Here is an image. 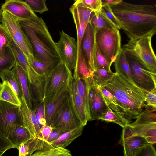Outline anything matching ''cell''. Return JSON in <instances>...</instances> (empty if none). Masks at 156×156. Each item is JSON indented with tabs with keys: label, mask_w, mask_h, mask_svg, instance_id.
I'll return each instance as SVG.
<instances>
[{
	"label": "cell",
	"mask_w": 156,
	"mask_h": 156,
	"mask_svg": "<svg viewBox=\"0 0 156 156\" xmlns=\"http://www.w3.org/2000/svg\"><path fill=\"white\" fill-rule=\"evenodd\" d=\"M128 37L133 39L156 33V6L123 0L110 7Z\"/></svg>",
	"instance_id": "cell-1"
},
{
	"label": "cell",
	"mask_w": 156,
	"mask_h": 156,
	"mask_svg": "<svg viewBox=\"0 0 156 156\" xmlns=\"http://www.w3.org/2000/svg\"><path fill=\"white\" fill-rule=\"evenodd\" d=\"M32 48L34 56L53 69L62 62L56 45L43 19L37 16L19 20Z\"/></svg>",
	"instance_id": "cell-2"
},
{
	"label": "cell",
	"mask_w": 156,
	"mask_h": 156,
	"mask_svg": "<svg viewBox=\"0 0 156 156\" xmlns=\"http://www.w3.org/2000/svg\"><path fill=\"white\" fill-rule=\"evenodd\" d=\"M103 87L114 96L128 124L136 119L142 111L146 93L126 82L117 73Z\"/></svg>",
	"instance_id": "cell-3"
},
{
	"label": "cell",
	"mask_w": 156,
	"mask_h": 156,
	"mask_svg": "<svg viewBox=\"0 0 156 156\" xmlns=\"http://www.w3.org/2000/svg\"><path fill=\"white\" fill-rule=\"evenodd\" d=\"M153 36L150 35L129 40L123 45L122 49L125 53L135 57L156 73V57L151 44Z\"/></svg>",
	"instance_id": "cell-4"
},
{
	"label": "cell",
	"mask_w": 156,
	"mask_h": 156,
	"mask_svg": "<svg viewBox=\"0 0 156 156\" xmlns=\"http://www.w3.org/2000/svg\"><path fill=\"white\" fill-rule=\"evenodd\" d=\"M95 33L96 44L112 65L115 62L122 49L121 37L119 30L102 29Z\"/></svg>",
	"instance_id": "cell-5"
},
{
	"label": "cell",
	"mask_w": 156,
	"mask_h": 156,
	"mask_svg": "<svg viewBox=\"0 0 156 156\" xmlns=\"http://www.w3.org/2000/svg\"><path fill=\"white\" fill-rule=\"evenodd\" d=\"M125 53L135 84L146 93L156 88V73L133 56Z\"/></svg>",
	"instance_id": "cell-6"
},
{
	"label": "cell",
	"mask_w": 156,
	"mask_h": 156,
	"mask_svg": "<svg viewBox=\"0 0 156 156\" xmlns=\"http://www.w3.org/2000/svg\"><path fill=\"white\" fill-rule=\"evenodd\" d=\"M145 108L133 122L129 124L134 135L144 137L149 144L156 143V115L150 107L145 104Z\"/></svg>",
	"instance_id": "cell-7"
},
{
	"label": "cell",
	"mask_w": 156,
	"mask_h": 156,
	"mask_svg": "<svg viewBox=\"0 0 156 156\" xmlns=\"http://www.w3.org/2000/svg\"><path fill=\"white\" fill-rule=\"evenodd\" d=\"M1 23L27 59L30 55H33L32 46L22 30L19 20L7 12L3 11Z\"/></svg>",
	"instance_id": "cell-8"
},
{
	"label": "cell",
	"mask_w": 156,
	"mask_h": 156,
	"mask_svg": "<svg viewBox=\"0 0 156 156\" xmlns=\"http://www.w3.org/2000/svg\"><path fill=\"white\" fill-rule=\"evenodd\" d=\"M18 125L24 126L20 106L0 100V135L6 138Z\"/></svg>",
	"instance_id": "cell-9"
},
{
	"label": "cell",
	"mask_w": 156,
	"mask_h": 156,
	"mask_svg": "<svg viewBox=\"0 0 156 156\" xmlns=\"http://www.w3.org/2000/svg\"><path fill=\"white\" fill-rule=\"evenodd\" d=\"M72 75L71 70L63 62L57 66L45 77L44 98L57 93Z\"/></svg>",
	"instance_id": "cell-10"
},
{
	"label": "cell",
	"mask_w": 156,
	"mask_h": 156,
	"mask_svg": "<svg viewBox=\"0 0 156 156\" xmlns=\"http://www.w3.org/2000/svg\"><path fill=\"white\" fill-rule=\"evenodd\" d=\"M56 45L62 62L70 70L74 69L78 56V45L73 37L62 30Z\"/></svg>",
	"instance_id": "cell-11"
},
{
	"label": "cell",
	"mask_w": 156,
	"mask_h": 156,
	"mask_svg": "<svg viewBox=\"0 0 156 156\" xmlns=\"http://www.w3.org/2000/svg\"><path fill=\"white\" fill-rule=\"evenodd\" d=\"M83 126L73 112L69 96L56 113L52 127L70 131Z\"/></svg>",
	"instance_id": "cell-12"
},
{
	"label": "cell",
	"mask_w": 156,
	"mask_h": 156,
	"mask_svg": "<svg viewBox=\"0 0 156 156\" xmlns=\"http://www.w3.org/2000/svg\"><path fill=\"white\" fill-rule=\"evenodd\" d=\"M69 79L57 93L50 97L44 98L46 125L52 127L56 113L69 98L68 86Z\"/></svg>",
	"instance_id": "cell-13"
},
{
	"label": "cell",
	"mask_w": 156,
	"mask_h": 156,
	"mask_svg": "<svg viewBox=\"0 0 156 156\" xmlns=\"http://www.w3.org/2000/svg\"><path fill=\"white\" fill-rule=\"evenodd\" d=\"M89 104L90 114V121L99 120L107 112L108 106L103 96L100 87L94 82L89 84Z\"/></svg>",
	"instance_id": "cell-14"
},
{
	"label": "cell",
	"mask_w": 156,
	"mask_h": 156,
	"mask_svg": "<svg viewBox=\"0 0 156 156\" xmlns=\"http://www.w3.org/2000/svg\"><path fill=\"white\" fill-rule=\"evenodd\" d=\"M1 9L7 12L19 20H27L37 16L31 9L25 1L20 0H6Z\"/></svg>",
	"instance_id": "cell-15"
},
{
	"label": "cell",
	"mask_w": 156,
	"mask_h": 156,
	"mask_svg": "<svg viewBox=\"0 0 156 156\" xmlns=\"http://www.w3.org/2000/svg\"><path fill=\"white\" fill-rule=\"evenodd\" d=\"M68 90L69 101L73 112L82 125L85 126L88 121L83 105L78 92L76 81L72 75L69 80Z\"/></svg>",
	"instance_id": "cell-16"
},
{
	"label": "cell",
	"mask_w": 156,
	"mask_h": 156,
	"mask_svg": "<svg viewBox=\"0 0 156 156\" xmlns=\"http://www.w3.org/2000/svg\"><path fill=\"white\" fill-rule=\"evenodd\" d=\"M9 47L13 53L16 63L25 71L30 83L33 84L45 80V77L38 74L34 70L24 54L12 39Z\"/></svg>",
	"instance_id": "cell-17"
},
{
	"label": "cell",
	"mask_w": 156,
	"mask_h": 156,
	"mask_svg": "<svg viewBox=\"0 0 156 156\" xmlns=\"http://www.w3.org/2000/svg\"><path fill=\"white\" fill-rule=\"evenodd\" d=\"M95 32L90 22L87 25L82 41L81 47L83 55L90 69L95 70L94 53Z\"/></svg>",
	"instance_id": "cell-18"
},
{
	"label": "cell",
	"mask_w": 156,
	"mask_h": 156,
	"mask_svg": "<svg viewBox=\"0 0 156 156\" xmlns=\"http://www.w3.org/2000/svg\"><path fill=\"white\" fill-rule=\"evenodd\" d=\"M20 102V108L24 126L34 137L43 140L34 112L28 106L23 97Z\"/></svg>",
	"instance_id": "cell-19"
},
{
	"label": "cell",
	"mask_w": 156,
	"mask_h": 156,
	"mask_svg": "<svg viewBox=\"0 0 156 156\" xmlns=\"http://www.w3.org/2000/svg\"><path fill=\"white\" fill-rule=\"evenodd\" d=\"M73 76L76 80H83L89 83L93 81V72L88 64L82 53L81 47L78 50L77 62Z\"/></svg>",
	"instance_id": "cell-20"
},
{
	"label": "cell",
	"mask_w": 156,
	"mask_h": 156,
	"mask_svg": "<svg viewBox=\"0 0 156 156\" xmlns=\"http://www.w3.org/2000/svg\"><path fill=\"white\" fill-rule=\"evenodd\" d=\"M11 70L16 76L23 97L27 105L30 108L32 109L33 105L29 89V81L26 73L16 63Z\"/></svg>",
	"instance_id": "cell-21"
},
{
	"label": "cell",
	"mask_w": 156,
	"mask_h": 156,
	"mask_svg": "<svg viewBox=\"0 0 156 156\" xmlns=\"http://www.w3.org/2000/svg\"><path fill=\"white\" fill-rule=\"evenodd\" d=\"M119 143L123 147L124 156H136L140 148L149 144L144 137L138 135L129 136Z\"/></svg>",
	"instance_id": "cell-22"
},
{
	"label": "cell",
	"mask_w": 156,
	"mask_h": 156,
	"mask_svg": "<svg viewBox=\"0 0 156 156\" xmlns=\"http://www.w3.org/2000/svg\"><path fill=\"white\" fill-rule=\"evenodd\" d=\"M33 137L24 126L18 125L13 127L9 132L6 139L13 148L18 149L22 143Z\"/></svg>",
	"instance_id": "cell-23"
},
{
	"label": "cell",
	"mask_w": 156,
	"mask_h": 156,
	"mask_svg": "<svg viewBox=\"0 0 156 156\" xmlns=\"http://www.w3.org/2000/svg\"><path fill=\"white\" fill-rule=\"evenodd\" d=\"M114 63L115 72L126 82L137 86L132 79L129 66L125 52L122 49Z\"/></svg>",
	"instance_id": "cell-24"
},
{
	"label": "cell",
	"mask_w": 156,
	"mask_h": 156,
	"mask_svg": "<svg viewBox=\"0 0 156 156\" xmlns=\"http://www.w3.org/2000/svg\"><path fill=\"white\" fill-rule=\"evenodd\" d=\"M31 156H72L69 150L44 141L42 146Z\"/></svg>",
	"instance_id": "cell-25"
},
{
	"label": "cell",
	"mask_w": 156,
	"mask_h": 156,
	"mask_svg": "<svg viewBox=\"0 0 156 156\" xmlns=\"http://www.w3.org/2000/svg\"><path fill=\"white\" fill-rule=\"evenodd\" d=\"M84 127L81 126L64 133L51 143L54 145L65 148L76 138L82 135Z\"/></svg>",
	"instance_id": "cell-26"
},
{
	"label": "cell",
	"mask_w": 156,
	"mask_h": 156,
	"mask_svg": "<svg viewBox=\"0 0 156 156\" xmlns=\"http://www.w3.org/2000/svg\"><path fill=\"white\" fill-rule=\"evenodd\" d=\"M44 141L33 137L22 143L18 149V156H31L42 146Z\"/></svg>",
	"instance_id": "cell-27"
},
{
	"label": "cell",
	"mask_w": 156,
	"mask_h": 156,
	"mask_svg": "<svg viewBox=\"0 0 156 156\" xmlns=\"http://www.w3.org/2000/svg\"><path fill=\"white\" fill-rule=\"evenodd\" d=\"M76 81L78 92L83 105L87 120L88 121H90L91 117L89 104V83L83 80Z\"/></svg>",
	"instance_id": "cell-28"
},
{
	"label": "cell",
	"mask_w": 156,
	"mask_h": 156,
	"mask_svg": "<svg viewBox=\"0 0 156 156\" xmlns=\"http://www.w3.org/2000/svg\"><path fill=\"white\" fill-rule=\"evenodd\" d=\"M0 77L3 82L6 83L12 89L20 102L23 95L14 73L11 70L7 71L3 73Z\"/></svg>",
	"instance_id": "cell-29"
},
{
	"label": "cell",
	"mask_w": 156,
	"mask_h": 156,
	"mask_svg": "<svg viewBox=\"0 0 156 156\" xmlns=\"http://www.w3.org/2000/svg\"><path fill=\"white\" fill-rule=\"evenodd\" d=\"M69 10L73 16L76 27L77 36V43L78 49L81 46L82 41L87 24L80 18L76 7L73 4L70 8Z\"/></svg>",
	"instance_id": "cell-30"
},
{
	"label": "cell",
	"mask_w": 156,
	"mask_h": 156,
	"mask_svg": "<svg viewBox=\"0 0 156 156\" xmlns=\"http://www.w3.org/2000/svg\"><path fill=\"white\" fill-rule=\"evenodd\" d=\"M115 74L111 70L97 69L93 72V82L96 85L103 87L111 80Z\"/></svg>",
	"instance_id": "cell-31"
},
{
	"label": "cell",
	"mask_w": 156,
	"mask_h": 156,
	"mask_svg": "<svg viewBox=\"0 0 156 156\" xmlns=\"http://www.w3.org/2000/svg\"><path fill=\"white\" fill-rule=\"evenodd\" d=\"M45 80L37 82L33 84L29 83L30 96L34 104L41 102L44 98Z\"/></svg>",
	"instance_id": "cell-32"
},
{
	"label": "cell",
	"mask_w": 156,
	"mask_h": 156,
	"mask_svg": "<svg viewBox=\"0 0 156 156\" xmlns=\"http://www.w3.org/2000/svg\"><path fill=\"white\" fill-rule=\"evenodd\" d=\"M16 64L15 58L9 47L6 49L4 56L0 57V76L4 72L11 70Z\"/></svg>",
	"instance_id": "cell-33"
},
{
	"label": "cell",
	"mask_w": 156,
	"mask_h": 156,
	"mask_svg": "<svg viewBox=\"0 0 156 156\" xmlns=\"http://www.w3.org/2000/svg\"><path fill=\"white\" fill-rule=\"evenodd\" d=\"M27 59L32 67L37 73L45 77L52 70L46 64L38 60L33 55H30Z\"/></svg>",
	"instance_id": "cell-34"
},
{
	"label": "cell",
	"mask_w": 156,
	"mask_h": 156,
	"mask_svg": "<svg viewBox=\"0 0 156 156\" xmlns=\"http://www.w3.org/2000/svg\"><path fill=\"white\" fill-rule=\"evenodd\" d=\"M2 84V87L0 93V100L20 106L21 102L14 91L6 83L3 82Z\"/></svg>",
	"instance_id": "cell-35"
},
{
	"label": "cell",
	"mask_w": 156,
	"mask_h": 156,
	"mask_svg": "<svg viewBox=\"0 0 156 156\" xmlns=\"http://www.w3.org/2000/svg\"><path fill=\"white\" fill-rule=\"evenodd\" d=\"M95 70L102 69L111 70V65L101 53L95 43L94 53ZM94 70V71H95Z\"/></svg>",
	"instance_id": "cell-36"
},
{
	"label": "cell",
	"mask_w": 156,
	"mask_h": 156,
	"mask_svg": "<svg viewBox=\"0 0 156 156\" xmlns=\"http://www.w3.org/2000/svg\"><path fill=\"white\" fill-rule=\"evenodd\" d=\"M32 110L34 112L36 119L41 130L46 125L44 99L40 103L34 104Z\"/></svg>",
	"instance_id": "cell-37"
},
{
	"label": "cell",
	"mask_w": 156,
	"mask_h": 156,
	"mask_svg": "<svg viewBox=\"0 0 156 156\" xmlns=\"http://www.w3.org/2000/svg\"><path fill=\"white\" fill-rule=\"evenodd\" d=\"M90 22L95 33L97 30L102 29H115L107 22L99 12H94Z\"/></svg>",
	"instance_id": "cell-38"
},
{
	"label": "cell",
	"mask_w": 156,
	"mask_h": 156,
	"mask_svg": "<svg viewBox=\"0 0 156 156\" xmlns=\"http://www.w3.org/2000/svg\"><path fill=\"white\" fill-rule=\"evenodd\" d=\"M100 87L103 97L108 107L123 118L122 111L114 96L104 87Z\"/></svg>",
	"instance_id": "cell-39"
},
{
	"label": "cell",
	"mask_w": 156,
	"mask_h": 156,
	"mask_svg": "<svg viewBox=\"0 0 156 156\" xmlns=\"http://www.w3.org/2000/svg\"><path fill=\"white\" fill-rule=\"evenodd\" d=\"M101 120L107 122H112L124 127L128 124L126 119L113 111L109 107L106 113L100 118Z\"/></svg>",
	"instance_id": "cell-40"
},
{
	"label": "cell",
	"mask_w": 156,
	"mask_h": 156,
	"mask_svg": "<svg viewBox=\"0 0 156 156\" xmlns=\"http://www.w3.org/2000/svg\"><path fill=\"white\" fill-rule=\"evenodd\" d=\"M12 39L6 29L0 23V57L4 56L7 48L10 44Z\"/></svg>",
	"instance_id": "cell-41"
},
{
	"label": "cell",
	"mask_w": 156,
	"mask_h": 156,
	"mask_svg": "<svg viewBox=\"0 0 156 156\" xmlns=\"http://www.w3.org/2000/svg\"><path fill=\"white\" fill-rule=\"evenodd\" d=\"M73 4L76 7L80 18L88 24L90 22L94 12L79 2V0L75 1Z\"/></svg>",
	"instance_id": "cell-42"
},
{
	"label": "cell",
	"mask_w": 156,
	"mask_h": 156,
	"mask_svg": "<svg viewBox=\"0 0 156 156\" xmlns=\"http://www.w3.org/2000/svg\"><path fill=\"white\" fill-rule=\"evenodd\" d=\"M99 12L115 29L118 30L121 29L120 26L113 13L110 7L108 6H102Z\"/></svg>",
	"instance_id": "cell-43"
},
{
	"label": "cell",
	"mask_w": 156,
	"mask_h": 156,
	"mask_svg": "<svg viewBox=\"0 0 156 156\" xmlns=\"http://www.w3.org/2000/svg\"><path fill=\"white\" fill-rule=\"evenodd\" d=\"M25 1L34 12L42 14L48 10L45 0H26Z\"/></svg>",
	"instance_id": "cell-44"
},
{
	"label": "cell",
	"mask_w": 156,
	"mask_h": 156,
	"mask_svg": "<svg viewBox=\"0 0 156 156\" xmlns=\"http://www.w3.org/2000/svg\"><path fill=\"white\" fill-rule=\"evenodd\" d=\"M94 12H99L102 7L101 0H79Z\"/></svg>",
	"instance_id": "cell-45"
},
{
	"label": "cell",
	"mask_w": 156,
	"mask_h": 156,
	"mask_svg": "<svg viewBox=\"0 0 156 156\" xmlns=\"http://www.w3.org/2000/svg\"><path fill=\"white\" fill-rule=\"evenodd\" d=\"M136 156H156L155 149L152 144H149L140 148Z\"/></svg>",
	"instance_id": "cell-46"
},
{
	"label": "cell",
	"mask_w": 156,
	"mask_h": 156,
	"mask_svg": "<svg viewBox=\"0 0 156 156\" xmlns=\"http://www.w3.org/2000/svg\"><path fill=\"white\" fill-rule=\"evenodd\" d=\"M144 101L146 102L148 106L150 107L153 110L156 111V88L146 93Z\"/></svg>",
	"instance_id": "cell-47"
},
{
	"label": "cell",
	"mask_w": 156,
	"mask_h": 156,
	"mask_svg": "<svg viewBox=\"0 0 156 156\" xmlns=\"http://www.w3.org/2000/svg\"><path fill=\"white\" fill-rule=\"evenodd\" d=\"M68 131H69L52 127V131L46 141L51 143L57 139L61 134Z\"/></svg>",
	"instance_id": "cell-48"
},
{
	"label": "cell",
	"mask_w": 156,
	"mask_h": 156,
	"mask_svg": "<svg viewBox=\"0 0 156 156\" xmlns=\"http://www.w3.org/2000/svg\"><path fill=\"white\" fill-rule=\"evenodd\" d=\"M12 148L13 147L8 140L0 135V151H6Z\"/></svg>",
	"instance_id": "cell-49"
},
{
	"label": "cell",
	"mask_w": 156,
	"mask_h": 156,
	"mask_svg": "<svg viewBox=\"0 0 156 156\" xmlns=\"http://www.w3.org/2000/svg\"><path fill=\"white\" fill-rule=\"evenodd\" d=\"M52 127L46 125L42 128L41 130V133L43 140L44 141H46L52 131Z\"/></svg>",
	"instance_id": "cell-50"
},
{
	"label": "cell",
	"mask_w": 156,
	"mask_h": 156,
	"mask_svg": "<svg viewBox=\"0 0 156 156\" xmlns=\"http://www.w3.org/2000/svg\"><path fill=\"white\" fill-rule=\"evenodd\" d=\"M102 7L108 6L111 7L119 4L122 0H101Z\"/></svg>",
	"instance_id": "cell-51"
},
{
	"label": "cell",
	"mask_w": 156,
	"mask_h": 156,
	"mask_svg": "<svg viewBox=\"0 0 156 156\" xmlns=\"http://www.w3.org/2000/svg\"><path fill=\"white\" fill-rule=\"evenodd\" d=\"M3 10L0 9V22L2 23V16Z\"/></svg>",
	"instance_id": "cell-52"
},
{
	"label": "cell",
	"mask_w": 156,
	"mask_h": 156,
	"mask_svg": "<svg viewBox=\"0 0 156 156\" xmlns=\"http://www.w3.org/2000/svg\"><path fill=\"white\" fill-rule=\"evenodd\" d=\"M2 87V84L0 83V93Z\"/></svg>",
	"instance_id": "cell-53"
},
{
	"label": "cell",
	"mask_w": 156,
	"mask_h": 156,
	"mask_svg": "<svg viewBox=\"0 0 156 156\" xmlns=\"http://www.w3.org/2000/svg\"><path fill=\"white\" fill-rule=\"evenodd\" d=\"M5 151H0V156H2V155L5 152Z\"/></svg>",
	"instance_id": "cell-54"
},
{
	"label": "cell",
	"mask_w": 156,
	"mask_h": 156,
	"mask_svg": "<svg viewBox=\"0 0 156 156\" xmlns=\"http://www.w3.org/2000/svg\"></svg>",
	"instance_id": "cell-55"
}]
</instances>
